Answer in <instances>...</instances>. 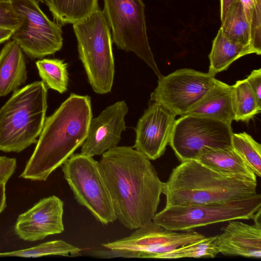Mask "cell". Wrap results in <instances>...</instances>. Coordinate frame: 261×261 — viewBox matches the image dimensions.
<instances>
[{"mask_svg":"<svg viewBox=\"0 0 261 261\" xmlns=\"http://www.w3.org/2000/svg\"><path fill=\"white\" fill-rule=\"evenodd\" d=\"M101 155L99 168L117 220L129 229L152 221L164 182L150 160L126 146H116Z\"/></svg>","mask_w":261,"mask_h":261,"instance_id":"obj_1","label":"cell"},{"mask_svg":"<svg viewBox=\"0 0 261 261\" xmlns=\"http://www.w3.org/2000/svg\"><path fill=\"white\" fill-rule=\"evenodd\" d=\"M92 118L91 98L71 93L45 118L34 151L19 177L45 181L82 146Z\"/></svg>","mask_w":261,"mask_h":261,"instance_id":"obj_2","label":"cell"},{"mask_svg":"<svg viewBox=\"0 0 261 261\" xmlns=\"http://www.w3.org/2000/svg\"><path fill=\"white\" fill-rule=\"evenodd\" d=\"M257 182L220 173L195 160L181 162L164 182L166 205L225 203L257 194Z\"/></svg>","mask_w":261,"mask_h":261,"instance_id":"obj_3","label":"cell"},{"mask_svg":"<svg viewBox=\"0 0 261 261\" xmlns=\"http://www.w3.org/2000/svg\"><path fill=\"white\" fill-rule=\"evenodd\" d=\"M47 108V89L42 81L14 92L0 109V150L19 153L37 142Z\"/></svg>","mask_w":261,"mask_h":261,"instance_id":"obj_4","label":"cell"},{"mask_svg":"<svg viewBox=\"0 0 261 261\" xmlns=\"http://www.w3.org/2000/svg\"><path fill=\"white\" fill-rule=\"evenodd\" d=\"M79 58L93 91L103 94L111 91L115 64L111 30L98 7L86 19L73 24Z\"/></svg>","mask_w":261,"mask_h":261,"instance_id":"obj_5","label":"cell"},{"mask_svg":"<svg viewBox=\"0 0 261 261\" xmlns=\"http://www.w3.org/2000/svg\"><path fill=\"white\" fill-rule=\"evenodd\" d=\"M261 209V195L225 203L168 205L156 213L152 221L173 231L193 230L234 220L252 219Z\"/></svg>","mask_w":261,"mask_h":261,"instance_id":"obj_6","label":"cell"},{"mask_svg":"<svg viewBox=\"0 0 261 261\" xmlns=\"http://www.w3.org/2000/svg\"><path fill=\"white\" fill-rule=\"evenodd\" d=\"M102 11L117 48L134 53L161 77L148 41L143 0H103Z\"/></svg>","mask_w":261,"mask_h":261,"instance_id":"obj_7","label":"cell"},{"mask_svg":"<svg viewBox=\"0 0 261 261\" xmlns=\"http://www.w3.org/2000/svg\"><path fill=\"white\" fill-rule=\"evenodd\" d=\"M61 167L64 177L80 204L103 225L117 220L98 162L91 156L73 153Z\"/></svg>","mask_w":261,"mask_h":261,"instance_id":"obj_8","label":"cell"},{"mask_svg":"<svg viewBox=\"0 0 261 261\" xmlns=\"http://www.w3.org/2000/svg\"><path fill=\"white\" fill-rule=\"evenodd\" d=\"M205 237L193 230L178 232L167 229L152 220L128 237L102 244L106 249L93 253L99 257L156 258L160 254Z\"/></svg>","mask_w":261,"mask_h":261,"instance_id":"obj_9","label":"cell"},{"mask_svg":"<svg viewBox=\"0 0 261 261\" xmlns=\"http://www.w3.org/2000/svg\"><path fill=\"white\" fill-rule=\"evenodd\" d=\"M230 124L212 119L184 115L175 120L169 144L181 162L195 160L213 149L232 147Z\"/></svg>","mask_w":261,"mask_h":261,"instance_id":"obj_10","label":"cell"},{"mask_svg":"<svg viewBox=\"0 0 261 261\" xmlns=\"http://www.w3.org/2000/svg\"><path fill=\"white\" fill-rule=\"evenodd\" d=\"M22 18L11 38L31 59H40L55 54L63 46L61 25L50 20L36 0H10Z\"/></svg>","mask_w":261,"mask_h":261,"instance_id":"obj_11","label":"cell"},{"mask_svg":"<svg viewBox=\"0 0 261 261\" xmlns=\"http://www.w3.org/2000/svg\"><path fill=\"white\" fill-rule=\"evenodd\" d=\"M158 79L150 101L180 116L199 102L217 81L208 73L191 68L179 69Z\"/></svg>","mask_w":261,"mask_h":261,"instance_id":"obj_12","label":"cell"},{"mask_svg":"<svg viewBox=\"0 0 261 261\" xmlns=\"http://www.w3.org/2000/svg\"><path fill=\"white\" fill-rule=\"evenodd\" d=\"M175 115L162 105L153 102L139 119L133 148L150 160L164 153L169 143Z\"/></svg>","mask_w":261,"mask_h":261,"instance_id":"obj_13","label":"cell"},{"mask_svg":"<svg viewBox=\"0 0 261 261\" xmlns=\"http://www.w3.org/2000/svg\"><path fill=\"white\" fill-rule=\"evenodd\" d=\"M63 207V201L55 195L40 199L18 216L14 226L16 234L24 241L35 242L62 233Z\"/></svg>","mask_w":261,"mask_h":261,"instance_id":"obj_14","label":"cell"},{"mask_svg":"<svg viewBox=\"0 0 261 261\" xmlns=\"http://www.w3.org/2000/svg\"><path fill=\"white\" fill-rule=\"evenodd\" d=\"M128 111L125 102L118 101L92 119L81 153L91 156L100 155L117 146L126 128L125 117Z\"/></svg>","mask_w":261,"mask_h":261,"instance_id":"obj_15","label":"cell"},{"mask_svg":"<svg viewBox=\"0 0 261 261\" xmlns=\"http://www.w3.org/2000/svg\"><path fill=\"white\" fill-rule=\"evenodd\" d=\"M261 209L252 219L253 224L239 220L228 221L216 236V245L219 252L225 256L261 257Z\"/></svg>","mask_w":261,"mask_h":261,"instance_id":"obj_16","label":"cell"},{"mask_svg":"<svg viewBox=\"0 0 261 261\" xmlns=\"http://www.w3.org/2000/svg\"><path fill=\"white\" fill-rule=\"evenodd\" d=\"M232 86L217 80L204 97L185 115L217 120L231 124L234 119Z\"/></svg>","mask_w":261,"mask_h":261,"instance_id":"obj_17","label":"cell"},{"mask_svg":"<svg viewBox=\"0 0 261 261\" xmlns=\"http://www.w3.org/2000/svg\"><path fill=\"white\" fill-rule=\"evenodd\" d=\"M27 80L23 51L12 40L7 43L0 51V96L15 92Z\"/></svg>","mask_w":261,"mask_h":261,"instance_id":"obj_18","label":"cell"},{"mask_svg":"<svg viewBox=\"0 0 261 261\" xmlns=\"http://www.w3.org/2000/svg\"><path fill=\"white\" fill-rule=\"evenodd\" d=\"M195 160L225 175L257 182L256 175L232 147L211 150Z\"/></svg>","mask_w":261,"mask_h":261,"instance_id":"obj_19","label":"cell"},{"mask_svg":"<svg viewBox=\"0 0 261 261\" xmlns=\"http://www.w3.org/2000/svg\"><path fill=\"white\" fill-rule=\"evenodd\" d=\"M255 54L250 45H243L226 37L219 29L214 38L209 55L208 73L214 76L227 70L230 64L239 58L250 54Z\"/></svg>","mask_w":261,"mask_h":261,"instance_id":"obj_20","label":"cell"},{"mask_svg":"<svg viewBox=\"0 0 261 261\" xmlns=\"http://www.w3.org/2000/svg\"><path fill=\"white\" fill-rule=\"evenodd\" d=\"M45 4L61 25L81 22L99 7L98 0H47Z\"/></svg>","mask_w":261,"mask_h":261,"instance_id":"obj_21","label":"cell"},{"mask_svg":"<svg viewBox=\"0 0 261 261\" xmlns=\"http://www.w3.org/2000/svg\"><path fill=\"white\" fill-rule=\"evenodd\" d=\"M220 29L230 40L243 45H250V29L239 0L234 1L221 22Z\"/></svg>","mask_w":261,"mask_h":261,"instance_id":"obj_22","label":"cell"},{"mask_svg":"<svg viewBox=\"0 0 261 261\" xmlns=\"http://www.w3.org/2000/svg\"><path fill=\"white\" fill-rule=\"evenodd\" d=\"M232 88L234 120L248 122L260 112L261 107L245 79L237 81Z\"/></svg>","mask_w":261,"mask_h":261,"instance_id":"obj_23","label":"cell"},{"mask_svg":"<svg viewBox=\"0 0 261 261\" xmlns=\"http://www.w3.org/2000/svg\"><path fill=\"white\" fill-rule=\"evenodd\" d=\"M40 77L46 87L63 93L67 90V64L58 59H43L36 62Z\"/></svg>","mask_w":261,"mask_h":261,"instance_id":"obj_24","label":"cell"},{"mask_svg":"<svg viewBox=\"0 0 261 261\" xmlns=\"http://www.w3.org/2000/svg\"><path fill=\"white\" fill-rule=\"evenodd\" d=\"M82 249L62 240H54L41 243L29 248L1 252L0 257L17 256L39 257L47 255L76 256L81 255Z\"/></svg>","mask_w":261,"mask_h":261,"instance_id":"obj_25","label":"cell"},{"mask_svg":"<svg viewBox=\"0 0 261 261\" xmlns=\"http://www.w3.org/2000/svg\"><path fill=\"white\" fill-rule=\"evenodd\" d=\"M232 148L240 155L256 176H261V145L246 132L233 133Z\"/></svg>","mask_w":261,"mask_h":261,"instance_id":"obj_26","label":"cell"},{"mask_svg":"<svg viewBox=\"0 0 261 261\" xmlns=\"http://www.w3.org/2000/svg\"><path fill=\"white\" fill-rule=\"evenodd\" d=\"M216 236L205 237L197 242L160 254L156 258H214L219 253L216 245Z\"/></svg>","mask_w":261,"mask_h":261,"instance_id":"obj_27","label":"cell"},{"mask_svg":"<svg viewBox=\"0 0 261 261\" xmlns=\"http://www.w3.org/2000/svg\"><path fill=\"white\" fill-rule=\"evenodd\" d=\"M250 33V44L255 54H261V0H239Z\"/></svg>","mask_w":261,"mask_h":261,"instance_id":"obj_28","label":"cell"},{"mask_svg":"<svg viewBox=\"0 0 261 261\" xmlns=\"http://www.w3.org/2000/svg\"><path fill=\"white\" fill-rule=\"evenodd\" d=\"M21 22V17L15 11L11 2L0 1V27L14 31Z\"/></svg>","mask_w":261,"mask_h":261,"instance_id":"obj_29","label":"cell"},{"mask_svg":"<svg viewBox=\"0 0 261 261\" xmlns=\"http://www.w3.org/2000/svg\"><path fill=\"white\" fill-rule=\"evenodd\" d=\"M16 166L15 158L0 156V184L7 182L15 172Z\"/></svg>","mask_w":261,"mask_h":261,"instance_id":"obj_30","label":"cell"},{"mask_svg":"<svg viewBox=\"0 0 261 261\" xmlns=\"http://www.w3.org/2000/svg\"><path fill=\"white\" fill-rule=\"evenodd\" d=\"M259 106L261 107V69H254L245 79Z\"/></svg>","mask_w":261,"mask_h":261,"instance_id":"obj_31","label":"cell"},{"mask_svg":"<svg viewBox=\"0 0 261 261\" xmlns=\"http://www.w3.org/2000/svg\"><path fill=\"white\" fill-rule=\"evenodd\" d=\"M234 0H220V19L222 22Z\"/></svg>","mask_w":261,"mask_h":261,"instance_id":"obj_32","label":"cell"},{"mask_svg":"<svg viewBox=\"0 0 261 261\" xmlns=\"http://www.w3.org/2000/svg\"><path fill=\"white\" fill-rule=\"evenodd\" d=\"M6 183L0 184V214L6 207Z\"/></svg>","mask_w":261,"mask_h":261,"instance_id":"obj_33","label":"cell"},{"mask_svg":"<svg viewBox=\"0 0 261 261\" xmlns=\"http://www.w3.org/2000/svg\"><path fill=\"white\" fill-rule=\"evenodd\" d=\"M13 32L10 29L0 27V44L11 38Z\"/></svg>","mask_w":261,"mask_h":261,"instance_id":"obj_34","label":"cell"},{"mask_svg":"<svg viewBox=\"0 0 261 261\" xmlns=\"http://www.w3.org/2000/svg\"><path fill=\"white\" fill-rule=\"evenodd\" d=\"M38 2H40L43 4H46L47 0H36Z\"/></svg>","mask_w":261,"mask_h":261,"instance_id":"obj_35","label":"cell"},{"mask_svg":"<svg viewBox=\"0 0 261 261\" xmlns=\"http://www.w3.org/2000/svg\"><path fill=\"white\" fill-rule=\"evenodd\" d=\"M0 1H6V2H9V1H10V0H0Z\"/></svg>","mask_w":261,"mask_h":261,"instance_id":"obj_36","label":"cell"}]
</instances>
